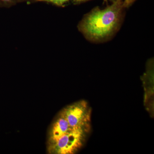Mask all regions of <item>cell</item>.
Masks as SVG:
<instances>
[{"label":"cell","instance_id":"cell-6","mask_svg":"<svg viewBox=\"0 0 154 154\" xmlns=\"http://www.w3.org/2000/svg\"><path fill=\"white\" fill-rule=\"evenodd\" d=\"M18 3L19 0H0V7L10 8Z\"/></svg>","mask_w":154,"mask_h":154},{"label":"cell","instance_id":"cell-4","mask_svg":"<svg viewBox=\"0 0 154 154\" xmlns=\"http://www.w3.org/2000/svg\"><path fill=\"white\" fill-rule=\"evenodd\" d=\"M71 128L66 119L61 113L51 129L49 137L50 143L55 142Z\"/></svg>","mask_w":154,"mask_h":154},{"label":"cell","instance_id":"cell-1","mask_svg":"<svg viewBox=\"0 0 154 154\" xmlns=\"http://www.w3.org/2000/svg\"><path fill=\"white\" fill-rule=\"evenodd\" d=\"M124 7L123 0H116L105 8H95L85 15L78 25V29L90 41H105L118 30Z\"/></svg>","mask_w":154,"mask_h":154},{"label":"cell","instance_id":"cell-2","mask_svg":"<svg viewBox=\"0 0 154 154\" xmlns=\"http://www.w3.org/2000/svg\"><path fill=\"white\" fill-rule=\"evenodd\" d=\"M91 127L72 128L54 142L50 144V152L57 154H73L85 142Z\"/></svg>","mask_w":154,"mask_h":154},{"label":"cell","instance_id":"cell-7","mask_svg":"<svg viewBox=\"0 0 154 154\" xmlns=\"http://www.w3.org/2000/svg\"><path fill=\"white\" fill-rule=\"evenodd\" d=\"M133 1V0H123L125 7L129 5L131 3H132Z\"/></svg>","mask_w":154,"mask_h":154},{"label":"cell","instance_id":"cell-8","mask_svg":"<svg viewBox=\"0 0 154 154\" xmlns=\"http://www.w3.org/2000/svg\"><path fill=\"white\" fill-rule=\"evenodd\" d=\"M32 1H33V0H19V2H29Z\"/></svg>","mask_w":154,"mask_h":154},{"label":"cell","instance_id":"cell-3","mask_svg":"<svg viewBox=\"0 0 154 154\" xmlns=\"http://www.w3.org/2000/svg\"><path fill=\"white\" fill-rule=\"evenodd\" d=\"M61 113L71 128L91 126V108L85 100L69 105Z\"/></svg>","mask_w":154,"mask_h":154},{"label":"cell","instance_id":"cell-5","mask_svg":"<svg viewBox=\"0 0 154 154\" xmlns=\"http://www.w3.org/2000/svg\"><path fill=\"white\" fill-rule=\"evenodd\" d=\"M37 2H44L51 4L57 6H63L66 3L68 2L69 0H35ZM77 1H82V0H77Z\"/></svg>","mask_w":154,"mask_h":154},{"label":"cell","instance_id":"cell-9","mask_svg":"<svg viewBox=\"0 0 154 154\" xmlns=\"http://www.w3.org/2000/svg\"><path fill=\"white\" fill-rule=\"evenodd\" d=\"M82 1H84V0H82Z\"/></svg>","mask_w":154,"mask_h":154}]
</instances>
